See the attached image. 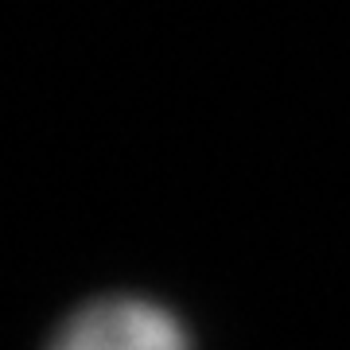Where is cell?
<instances>
[{"instance_id": "cell-1", "label": "cell", "mask_w": 350, "mask_h": 350, "mask_svg": "<svg viewBox=\"0 0 350 350\" xmlns=\"http://www.w3.org/2000/svg\"><path fill=\"white\" fill-rule=\"evenodd\" d=\"M47 350H191L183 323L140 296H105L66 319Z\"/></svg>"}]
</instances>
